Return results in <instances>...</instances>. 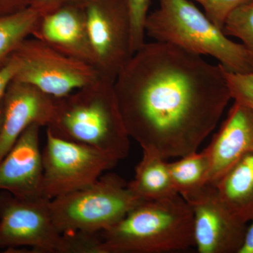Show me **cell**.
<instances>
[{
	"instance_id": "ffe728a7",
	"label": "cell",
	"mask_w": 253,
	"mask_h": 253,
	"mask_svg": "<svg viewBox=\"0 0 253 253\" xmlns=\"http://www.w3.org/2000/svg\"><path fill=\"white\" fill-rule=\"evenodd\" d=\"M127 2L131 21V51L134 54L145 43V21L151 0H127Z\"/></svg>"
},
{
	"instance_id": "ba28073f",
	"label": "cell",
	"mask_w": 253,
	"mask_h": 253,
	"mask_svg": "<svg viewBox=\"0 0 253 253\" xmlns=\"http://www.w3.org/2000/svg\"><path fill=\"white\" fill-rule=\"evenodd\" d=\"M50 200L22 199L0 192V248L14 251L29 247L31 253H63L64 237L55 226Z\"/></svg>"
},
{
	"instance_id": "7402d4cb",
	"label": "cell",
	"mask_w": 253,
	"mask_h": 253,
	"mask_svg": "<svg viewBox=\"0 0 253 253\" xmlns=\"http://www.w3.org/2000/svg\"><path fill=\"white\" fill-rule=\"evenodd\" d=\"M224 73L230 89L231 99L253 110V73L242 74L229 72L225 69Z\"/></svg>"
},
{
	"instance_id": "603a6c76",
	"label": "cell",
	"mask_w": 253,
	"mask_h": 253,
	"mask_svg": "<svg viewBox=\"0 0 253 253\" xmlns=\"http://www.w3.org/2000/svg\"><path fill=\"white\" fill-rule=\"evenodd\" d=\"M84 0H32L31 7L41 16L61 9L66 5L83 3Z\"/></svg>"
},
{
	"instance_id": "277c9868",
	"label": "cell",
	"mask_w": 253,
	"mask_h": 253,
	"mask_svg": "<svg viewBox=\"0 0 253 253\" xmlns=\"http://www.w3.org/2000/svg\"><path fill=\"white\" fill-rule=\"evenodd\" d=\"M145 35L200 56H210L226 71L253 73V57L243 44L231 41L190 0H159L149 13Z\"/></svg>"
},
{
	"instance_id": "5b68a950",
	"label": "cell",
	"mask_w": 253,
	"mask_h": 253,
	"mask_svg": "<svg viewBox=\"0 0 253 253\" xmlns=\"http://www.w3.org/2000/svg\"><path fill=\"white\" fill-rule=\"evenodd\" d=\"M140 201L123 178L107 173L90 186L50 200L49 211L61 234L101 232L122 220Z\"/></svg>"
},
{
	"instance_id": "484cf974",
	"label": "cell",
	"mask_w": 253,
	"mask_h": 253,
	"mask_svg": "<svg viewBox=\"0 0 253 253\" xmlns=\"http://www.w3.org/2000/svg\"><path fill=\"white\" fill-rule=\"evenodd\" d=\"M239 253H253V219L250 221L249 225L247 226L244 243Z\"/></svg>"
},
{
	"instance_id": "7c38bea8",
	"label": "cell",
	"mask_w": 253,
	"mask_h": 253,
	"mask_svg": "<svg viewBox=\"0 0 253 253\" xmlns=\"http://www.w3.org/2000/svg\"><path fill=\"white\" fill-rule=\"evenodd\" d=\"M41 127L38 124L28 126L0 161V191L22 199L44 197Z\"/></svg>"
},
{
	"instance_id": "9c48e42d",
	"label": "cell",
	"mask_w": 253,
	"mask_h": 253,
	"mask_svg": "<svg viewBox=\"0 0 253 253\" xmlns=\"http://www.w3.org/2000/svg\"><path fill=\"white\" fill-rule=\"evenodd\" d=\"M84 6L96 70L115 82L133 55L127 0H84Z\"/></svg>"
},
{
	"instance_id": "8992f818",
	"label": "cell",
	"mask_w": 253,
	"mask_h": 253,
	"mask_svg": "<svg viewBox=\"0 0 253 253\" xmlns=\"http://www.w3.org/2000/svg\"><path fill=\"white\" fill-rule=\"evenodd\" d=\"M12 56L18 63L13 81L36 86L54 98L71 94L101 76L91 65L61 54L35 38L25 40Z\"/></svg>"
},
{
	"instance_id": "d6986e66",
	"label": "cell",
	"mask_w": 253,
	"mask_h": 253,
	"mask_svg": "<svg viewBox=\"0 0 253 253\" xmlns=\"http://www.w3.org/2000/svg\"><path fill=\"white\" fill-rule=\"evenodd\" d=\"M223 31L241 40L253 57V1L236 8L226 19Z\"/></svg>"
},
{
	"instance_id": "cb8c5ba5",
	"label": "cell",
	"mask_w": 253,
	"mask_h": 253,
	"mask_svg": "<svg viewBox=\"0 0 253 253\" xmlns=\"http://www.w3.org/2000/svg\"><path fill=\"white\" fill-rule=\"evenodd\" d=\"M18 71V63L13 56L6 66L0 69V103L10 83L14 80Z\"/></svg>"
},
{
	"instance_id": "44dd1931",
	"label": "cell",
	"mask_w": 253,
	"mask_h": 253,
	"mask_svg": "<svg viewBox=\"0 0 253 253\" xmlns=\"http://www.w3.org/2000/svg\"><path fill=\"white\" fill-rule=\"evenodd\" d=\"M204 7L205 14L217 27L223 30L229 15L241 5L253 0H190Z\"/></svg>"
},
{
	"instance_id": "30bf717a",
	"label": "cell",
	"mask_w": 253,
	"mask_h": 253,
	"mask_svg": "<svg viewBox=\"0 0 253 253\" xmlns=\"http://www.w3.org/2000/svg\"><path fill=\"white\" fill-rule=\"evenodd\" d=\"M193 212L195 247L200 253H239L247 224L233 214L215 186L206 185L182 196Z\"/></svg>"
},
{
	"instance_id": "9a60e30c",
	"label": "cell",
	"mask_w": 253,
	"mask_h": 253,
	"mask_svg": "<svg viewBox=\"0 0 253 253\" xmlns=\"http://www.w3.org/2000/svg\"><path fill=\"white\" fill-rule=\"evenodd\" d=\"M219 197L243 222L253 219V153L246 155L214 185Z\"/></svg>"
},
{
	"instance_id": "52a82bcc",
	"label": "cell",
	"mask_w": 253,
	"mask_h": 253,
	"mask_svg": "<svg viewBox=\"0 0 253 253\" xmlns=\"http://www.w3.org/2000/svg\"><path fill=\"white\" fill-rule=\"evenodd\" d=\"M42 154L43 192L49 200L90 186L118 163L99 150L58 137L47 129Z\"/></svg>"
},
{
	"instance_id": "7a4b0ae2",
	"label": "cell",
	"mask_w": 253,
	"mask_h": 253,
	"mask_svg": "<svg viewBox=\"0 0 253 253\" xmlns=\"http://www.w3.org/2000/svg\"><path fill=\"white\" fill-rule=\"evenodd\" d=\"M114 83L101 76L71 94L55 98L54 116L46 129L58 137L99 150L117 161L127 157L130 137Z\"/></svg>"
},
{
	"instance_id": "e0dca14e",
	"label": "cell",
	"mask_w": 253,
	"mask_h": 253,
	"mask_svg": "<svg viewBox=\"0 0 253 253\" xmlns=\"http://www.w3.org/2000/svg\"><path fill=\"white\" fill-rule=\"evenodd\" d=\"M41 15L31 6L0 16V69L9 62L15 51L32 36Z\"/></svg>"
},
{
	"instance_id": "4316f807",
	"label": "cell",
	"mask_w": 253,
	"mask_h": 253,
	"mask_svg": "<svg viewBox=\"0 0 253 253\" xmlns=\"http://www.w3.org/2000/svg\"><path fill=\"white\" fill-rule=\"evenodd\" d=\"M3 121V113L1 111V107H0V129H1V125H2Z\"/></svg>"
},
{
	"instance_id": "6da1fadb",
	"label": "cell",
	"mask_w": 253,
	"mask_h": 253,
	"mask_svg": "<svg viewBox=\"0 0 253 253\" xmlns=\"http://www.w3.org/2000/svg\"><path fill=\"white\" fill-rule=\"evenodd\" d=\"M114 87L129 137L165 159L196 152L231 99L221 65L158 41L136 50Z\"/></svg>"
},
{
	"instance_id": "5bb4252c",
	"label": "cell",
	"mask_w": 253,
	"mask_h": 253,
	"mask_svg": "<svg viewBox=\"0 0 253 253\" xmlns=\"http://www.w3.org/2000/svg\"><path fill=\"white\" fill-rule=\"evenodd\" d=\"M206 150L210 158L208 184L214 185L240 159L253 153V110L234 101Z\"/></svg>"
},
{
	"instance_id": "4fadbf2b",
	"label": "cell",
	"mask_w": 253,
	"mask_h": 253,
	"mask_svg": "<svg viewBox=\"0 0 253 253\" xmlns=\"http://www.w3.org/2000/svg\"><path fill=\"white\" fill-rule=\"evenodd\" d=\"M32 36L61 54L96 68L84 1L41 16Z\"/></svg>"
},
{
	"instance_id": "d4e9b609",
	"label": "cell",
	"mask_w": 253,
	"mask_h": 253,
	"mask_svg": "<svg viewBox=\"0 0 253 253\" xmlns=\"http://www.w3.org/2000/svg\"><path fill=\"white\" fill-rule=\"evenodd\" d=\"M32 0H0V16L14 14L29 7Z\"/></svg>"
},
{
	"instance_id": "2e32d148",
	"label": "cell",
	"mask_w": 253,
	"mask_h": 253,
	"mask_svg": "<svg viewBox=\"0 0 253 253\" xmlns=\"http://www.w3.org/2000/svg\"><path fill=\"white\" fill-rule=\"evenodd\" d=\"M128 186L141 200L164 199L178 194L173 186L168 163L154 150H143V157Z\"/></svg>"
},
{
	"instance_id": "ac0fdd59",
	"label": "cell",
	"mask_w": 253,
	"mask_h": 253,
	"mask_svg": "<svg viewBox=\"0 0 253 253\" xmlns=\"http://www.w3.org/2000/svg\"><path fill=\"white\" fill-rule=\"evenodd\" d=\"M173 186L181 196L194 192L208 184L210 158L206 149L181 157L175 162L168 163Z\"/></svg>"
},
{
	"instance_id": "3957f363",
	"label": "cell",
	"mask_w": 253,
	"mask_h": 253,
	"mask_svg": "<svg viewBox=\"0 0 253 253\" xmlns=\"http://www.w3.org/2000/svg\"><path fill=\"white\" fill-rule=\"evenodd\" d=\"M101 236L103 253L184 251L195 246L192 211L179 194L141 200Z\"/></svg>"
},
{
	"instance_id": "8fae6325",
	"label": "cell",
	"mask_w": 253,
	"mask_h": 253,
	"mask_svg": "<svg viewBox=\"0 0 253 253\" xmlns=\"http://www.w3.org/2000/svg\"><path fill=\"white\" fill-rule=\"evenodd\" d=\"M0 107L3 113L0 129L1 161L28 126L33 124L49 126L54 116L55 98L36 86L12 81Z\"/></svg>"
}]
</instances>
